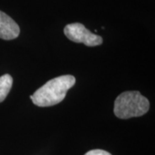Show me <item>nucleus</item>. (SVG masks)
I'll return each instance as SVG.
<instances>
[{"label":"nucleus","instance_id":"obj_2","mask_svg":"<svg viewBox=\"0 0 155 155\" xmlns=\"http://www.w3.org/2000/svg\"><path fill=\"white\" fill-rule=\"evenodd\" d=\"M148 99L139 91H125L116 97L114 113L120 119H128L145 115L149 110Z\"/></svg>","mask_w":155,"mask_h":155},{"label":"nucleus","instance_id":"obj_1","mask_svg":"<svg viewBox=\"0 0 155 155\" xmlns=\"http://www.w3.org/2000/svg\"><path fill=\"white\" fill-rule=\"evenodd\" d=\"M76 82L72 75H63L48 81L30 96L34 104L39 107H50L62 102L69 89Z\"/></svg>","mask_w":155,"mask_h":155},{"label":"nucleus","instance_id":"obj_4","mask_svg":"<svg viewBox=\"0 0 155 155\" xmlns=\"http://www.w3.org/2000/svg\"><path fill=\"white\" fill-rule=\"evenodd\" d=\"M20 28L17 22L5 12L0 11V38L13 40L18 37Z\"/></svg>","mask_w":155,"mask_h":155},{"label":"nucleus","instance_id":"obj_3","mask_svg":"<svg viewBox=\"0 0 155 155\" xmlns=\"http://www.w3.org/2000/svg\"><path fill=\"white\" fill-rule=\"evenodd\" d=\"M64 34L70 41L76 43H83L88 47H95L103 43V38L91 32L82 23L67 24L64 28Z\"/></svg>","mask_w":155,"mask_h":155},{"label":"nucleus","instance_id":"obj_6","mask_svg":"<svg viewBox=\"0 0 155 155\" xmlns=\"http://www.w3.org/2000/svg\"><path fill=\"white\" fill-rule=\"evenodd\" d=\"M84 155H112L110 154V153L106 152L104 150H101V149H94V150H91L87 152Z\"/></svg>","mask_w":155,"mask_h":155},{"label":"nucleus","instance_id":"obj_5","mask_svg":"<svg viewBox=\"0 0 155 155\" xmlns=\"http://www.w3.org/2000/svg\"><path fill=\"white\" fill-rule=\"evenodd\" d=\"M13 84V78L10 74H5L0 77V103L5 99Z\"/></svg>","mask_w":155,"mask_h":155}]
</instances>
